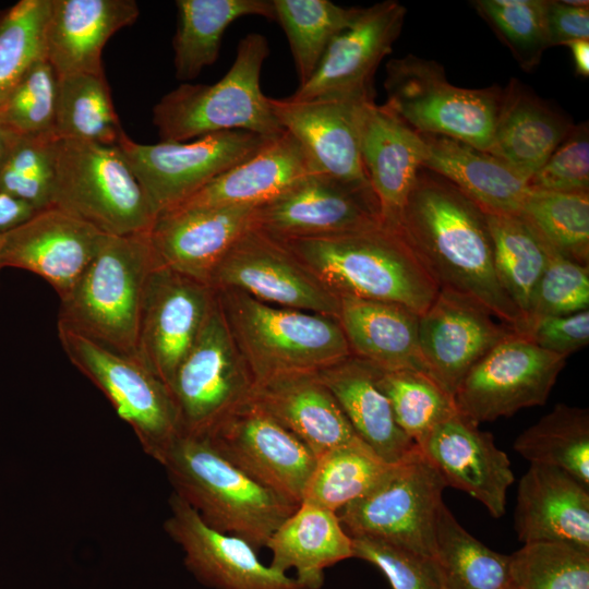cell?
Listing matches in <instances>:
<instances>
[{
  "label": "cell",
  "mask_w": 589,
  "mask_h": 589,
  "mask_svg": "<svg viewBox=\"0 0 589 589\" xmlns=\"http://www.w3.org/2000/svg\"><path fill=\"white\" fill-rule=\"evenodd\" d=\"M401 235L438 289L465 294L517 328L520 314L497 280L485 212L456 187L422 168Z\"/></svg>",
  "instance_id": "1"
},
{
  "label": "cell",
  "mask_w": 589,
  "mask_h": 589,
  "mask_svg": "<svg viewBox=\"0 0 589 589\" xmlns=\"http://www.w3.org/2000/svg\"><path fill=\"white\" fill-rule=\"evenodd\" d=\"M283 242L338 298L397 303L420 315L440 290L405 238L382 225Z\"/></svg>",
  "instance_id": "2"
},
{
  "label": "cell",
  "mask_w": 589,
  "mask_h": 589,
  "mask_svg": "<svg viewBox=\"0 0 589 589\" xmlns=\"http://www.w3.org/2000/svg\"><path fill=\"white\" fill-rule=\"evenodd\" d=\"M159 464L173 493L207 526L256 551L297 508L233 466L204 435L180 433Z\"/></svg>",
  "instance_id": "3"
},
{
  "label": "cell",
  "mask_w": 589,
  "mask_h": 589,
  "mask_svg": "<svg viewBox=\"0 0 589 589\" xmlns=\"http://www.w3.org/2000/svg\"><path fill=\"white\" fill-rule=\"evenodd\" d=\"M155 265L149 232L105 233L76 284L60 299L57 325L139 358L142 304Z\"/></svg>",
  "instance_id": "4"
},
{
  "label": "cell",
  "mask_w": 589,
  "mask_h": 589,
  "mask_svg": "<svg viewBox=\"0 0 589 589\" xmlns=\"http://www.w3.org/2000/svg\"><path fill=\"white\" fill-rule=\"evenodd\" d=\"M215 291L254 385L280 375L317 373L351 356L337 317L267 304L232 289Z\"/></svg>",
  "instance_id": "5"
},
{
  "label": "cell",
  "mask_w": 589,
  "mask_h": 589,
  "mask_svg": "<svg viewBox=\"0 0 589 589\" xmlns=\"http://www.w3.org/2000/svg\"><path fill=\"white\" fill-rule=\"evenodd\" d=\"M267 39L250 33L240 39L233 63L214 84L182 83L153 108V123L163 142H187L225 131H247L266 139L285 132L269 97L261 89Z\"/></svg>",
  "instance_id": "6"
},
{
  "label": "cell",
  "mask_w": 589,
  "mask_h": 589,
  "mask_svg": "<svg viewBox=\"0 0 589 589\" xmlns=\"http://www.w3.org/2000/svg\"><path fill=\"white\" fill-rule=\"evenodd\" d=\"M51 206L106 235L151 232L156 220L118 145L58 139Z\"/></svg>",
  "instance_id": "7"
},
{
  "label": "cell",
  "mask_w": 589,
  "mask_h": 589,
  "mask_svg": "<svg viewBox=\"0 0 589 589\" xmlns=\"http://www.w3.org/2000/svg\"><path fill=\"white\" fill-rule=\"evenodd\" d=\"M385 106L420 134L440 135L489 151L502 91L455 86L444 68L414 55L386 64Z\"/></svg>",
  "instance_id": "8"
},
{
  "label": "cell",
  "mask_w": 589,
  "mask_h": 589,
  "mask_svg": "<svg viewBox=\"0 0 589 589\" xmlns=\"http://www.w3.org/2000/svg\"><path fill=\"white\" fill-rule=\"evenodd\" d=\"M58 338L71 363L107 397L116 413L137 436L143 450L161 461L181 433L168 386L139 358L106 348L57 325Z\"/></svg>",
  "instance_id": "9"
},
{
  "label": "cell",
  "mask_w": 589,
  "mask_h": 589,
  "mask_svg": "<svg viewBox=\"0 0 589 589\" xmlns=\"http://www.w3.org/2000/svg\"><path fill=\"white\" fill-rule=\"evenodd\" d=\"M445 482L418 446L337 515L350 537H371L433 560Z\"/></svg>",
  "instance_id": "10"
},
{
  "label": "cell",
  "mask_w": 589,
  "mask_h": 589,
  "mask_svg": "<svg viewBox=\"0 0 589 589\" xmlns=\"http://www.w3.org/2000/svg\"><path fill=\"white\" fill-rule=\"evenodd\" d=\"M271 140L236 130L194 141L141 144L123 132L117 145L157 217L256 154Z\"/></svg>",
  "instance_id": "11"
},
{
  "label": "cell",
  "mask_w": 589,
  "mask_h": 589,
  "mask_svg": "<svg viewBox=\"0 0 589 589\" xmlns=\"http://www.w3.org/2000/svg\"><path fill=\"white\" fill-rule=\"evenodd\" d=\"M254 382L216 302L169 384L181 433L203 435L245 401Z\"/></svg>",
  "instance_id": "12"
},
{
  "label": "cell",
  "mask_w": 589,
  "mask_h": 589,
  "mask_svg": "<svg viewBox=\"0 0 589 589\" xmlns=\"http://www.w3.org/2000/svg\"><path fill=\"white\" fill-rule=\"evenodd\" d=\"M233 466L298 507L316 457L250 397L203 434Z\"/></svg>",
  "instance_id": "13"
},
{
  "label": "cell",
  "mask_w": 589,
  "mask_h": 589,
  "mask_svg": "<svg viewBox=\"0 0 589 589\" xmlns=\"http://www.w3.org/2000/svg\"><path fill=\"white\" fill-rule=\"evenodd\" d=\"M565 364L566 358L514 333L492 348L460 382L454 394L457 410L479 424L543 405Z\"/></svg>",
  "instance_id": "14"
},
{
  "label": "cell",
  "mask_w": 589,
  "mask_h": 589,
  "mask_svg": "<svg viewBox=\"0 0 589 589\" xmlns=\"http://www.w3.org/2000/svg\"><path fill=\"white\" fill-rule=\"evenodd\" d=\"M209 285L215 290L241 291L276 306L338 316L339 298L283 241L255 226L227 251Z\"/></svg>",
  "instance_id": "15"
},
{
  "label": "cell",
  "mask_w": 589,
  "mask_h": 589,
  "mask_svg": "<svg viewBox=\"0 0 589 589\" xmlns=\"http://www.w3.org/2000/svg\"><path fill=\"white\" fill-rule=\"evenodd\" d=\"M405 16L406 8L395 0L360 8L353 23L329 44L310 79L289 97L374 101L375 71L392 52Z\"/></svg>",
  "instance_id": "16"
},
{
  "label": "cell",
  "mask_w": 589,
  "mask_h": 589,
  "mask_svg": "<svg viewBox=\"0 0 589 589\" xmlns=\"http://www.w3.org/2000/svg\"><path fill=\"white\" fill-rule=\"evenodd\" d=\"M215 302L216 291L207 284L156 265L151 272L142 304L137 357L168 388Z\"/></svg>",
  "instance_id": "17"
},
{
  "label": "cell",
  "mask_w": 589,
  "mask_h": 589,
  "mask_svg": "<svg viewBox=\"0 0 589 589\" xmlns=\"http://www.w3.org/2000/svg\"><path fill=\"white\" fill-rule=\"evenodd\" d=\"M514 333L485 306L449 289H440L419 315V347L426 373L453 396L467 373Z\"/></svg>",
  "instance_id": "18"
},
{
  "label": "cell",
  "mask_w": 589,
  "mask_h": 589,
  "mask_svg": "<svg viewBox=\"0 0 589 589\" xmlns=\"http://www.w3.org/2000/svg\"><path fill=\"white\" fill-rule=\"evenodd\" d=\"M381 226L375 197L313 172L255 208V227L281 240L344 235Z\"/></svg>",
  "instance_id": "19"
},
{
  "label": "cell",
  "mask_w": 589,
  "mask_h": 589,
  "mask_svg": "<svg viewBox=\"0 0 589 589\" xmlns=\"http://www.w3.org/2000/svg\"><path fill=\"white\" fill-rule=\"evenodd\" d=\"M166 533L180 545L187 568L214 589H308L257 556L247 541L207 526L180 496L171 493Z\"/></svg>",
  "instance_id": "20"
},
{
  "label": "cell",
  "mask_w": 589,
  "mask_h": 589,
  "mask_svg": "<svg viewBox=\"0 0 589 589\" xmlns=\"http://www.w3.org/2000/svg\"><path fill=\"white\" fill-rule=\"evenodd\" d=\"M105 233L49 206L2 233L0 264L33 273L65 297L93 260Z\"/></svg>",
  "instance_id": "21"
},
{
  "label": "cell",
  "mask_w": 589,
  "mask_h": 589,
  "mask_svg": "<svg viewBox=\"0 0 589 589\" xmlns=\"http://www.w3.org/2000/svg\"><path fill=\"white\" fill-rule=\"evenodd\" d=\"M269 103L318 172L375 197L360 152L361 110L368 101L269 97Z\"/></svg>",
  "instance_id": "22"
},
{
  "label": "cell",
  "mask_w": 589,
  "mask_h": 589,
  "mask_svg": "<svg viewBox=\"0 0 589 589\" xmlns=\"http://www.w3.org/2000/svg\"><path fill=\"white\" fill-rule=\"evenodd\" d=\"M478 425L458 412L417 446L446 486L468 493L498 518L505 513L507 490L515 479L508 456Z\"/></svg>",
  "instance_id": "23"
},
{
  "label": "cell",
  "mask_w": 589,
  "mask_h": 589,
  "mask_svg": "<svg viewBox=\"0 0 589 589\" xmlns=\"http://www.w3.org/2000/svg\"><path fill=\"white\" fill-rule=\"evenodd\" d=\"M255 208L207 207L159 214L149 232L156 266L209 285L227 251L255 226Z\"/></svg>",
  "instance_id": "24"
},
{
  "label": "cell",
  "mask_w": 589,
  "mask_h": 589,
  "mask_svg": "<svg viewBox=\"0 0 589 589\" xmlns=\"http://www.w3.org/2000/svg\"><path fill=\"white\" fill-rule=\"evenodd\" d=\"M360 152L381 225L401 235L405 207L422 169L421 137L385 105L368 101L361 110Z\"/></svg>",
  "instance_id": "25"
},
{
  "label": "cell",
  "mask_w": 589,
  "mask_h": 589,
  "mask_svg": "<svg viewBox=\"0 0 589 589\" xmlns=\"http://www.w3.org/2000/svg\"><path fill=\"white\" fill-rule=\"evenodd\" d=\"M134 0H50L45 56L58 77L104 73L101 55L118 31L139 17Z\"/></svg>",
  "instance_id": "26"
},
{
  "label": "cell",
  "mask_w": 589,
  "mask_h": 589,
  "mask_svg": "<svg viewBox=\"0 0 589 589\" xmlns=\"http://www.w3.org/2000/svg\"><path fill=\"white\" fill-rule=\"evenodd\" d=\"M514 522L524 544L560 541L589 550V485L560 468L530 464L519 481Z\"/></svg>",
  "instance_id": "27"
},
{
  "label": "cell",
  "mask_w": 589,
  "mask_h": 589,
  "mask_svg": "<svg viewBox=\"0 0 589 589\" xmlns=\"http://www.w3.org/2000/svg\"><path fill=\"white\" fill-rule=\"evenodd\" d=\"M250 398L303 442L316 459L359 438L317 373L273 377L253 385Z\"/></svg>",
  "instance_id": "28"
},
{
  "label": "cell",
  "mask_w": 589,
  "mask_h": 589,
  "mask_svg": "<svg viewBox=\"0 0 589 589\" xmlns=\"http://www.w3.org/2000/svg\"><path fill=\"white\" fill-rule=\"evenodd\" d=\"M313 172L318 171L310 157L300 143L285 130L256 154L221 173L168 211L257 207Z\"/></svg>",
  "instance_id": "29"
},
{
  "label": "cell",
  "mask_w": 589,
  "mask_h": 589,
  "mask_svg": "<svg viewBox=\"0 0 589 589\" xmlns=\"http://www.w3.org/2000/svg\"><path fill=\"white\" fill-rule=\"evenodd\" d=\"M422 168L444 178L483 212L518 215L529 180L493 155L460 141L420 134Z\"/></svg>",
  "instance_id": "30"
},
{
  "label": "cell",
  "mask_w": 589,
  "mask_h": 589,
  "mask_svg": "<svg viewBox=\"0 0 589 589\" xmlns=\"http://www.w3.org/2000/svg\"><path fill=\"white\" fill-rule=\"evenodd\" d=\"M377 375V366L352 354L317 372L358 437L383 460L397 464L417 445L396 423Z\"/></svg>",
  "instance_id": "31"
},
{
  "label": "cell",
  "mask_w": 589,
  "mask_h": 589,
  "mask_svg": "<svg viewBox=\"0 0 589 589\" xmlns=\"http://www.w3.org/2000/svg\"><path fill=\"white\" fill-rule=\"evenodd\" d=\"M337 320L352 356L382 370L426 373L419 347V314L412 310L392 302L340 297Z\"/></svg>",
  "instance_id": "32"
},
{
  "label": "cell",
  "mask_w": 589,
  "mask_h": 589,
  "mask_svg": "<svg viewBox=\"0 0 589 589\" xmlns=\"http://www.w3.org/2000/svg\"><path fill=\"white\" fill-rule=\"evenodd\" d=\"M572 129L566 118L515 80L502 91L488 153L529 180Z\"/></svg>",
  "instance_id": "33"
},
{
  "label": "cell",
  "mask_w": 589,
  "mask_h": 589,
  "mask_svg": "<svg viewBox=\"0 0 589 589\" xmlns=\"http://www.w3.org/2000/svg\"><path fill=\"white\" fill-rule=\"evenodd\" d=\"M265 548L272 553L269 566L287 574L308 589H320L324 570L353 557L351 537L337 513L302 502L275 530Z\"/></svg>",
  "instance_id": "34"
},
{
  "label": "cell",
  "mask_w": 589,
  "mask_h": 589,
  "mask_svg": "<svg viewBox=\"0 0 589 589\" xmlns=\"http://www.w3.org/2000/svg\"><path fill=\"white\" fill-rule=\"evenodd\" d=\"M172 39L176 76L195 79L219 56L223 35L236 20L256 15L275 21L273 0H177Z\"/></svg>",
  "instance_id": "35"
},
{
  "label": "cell",
  "mask_w": 589,
  "mask_h": 589,
  "mask_svg": "<svg viewBox=\"0 0 589 589\" xmlns=\"http://www.w3.org/2000/svg\"><path fill=\"white\" fill-rule=\"evenodd\" d=\"M433 562L440 589H513L510 556L471 536L444 503L440 506Z\"/></svg>",
  "instance_id": "36"
},
{
  "label": "cell",
  "mask_w": 589,
  "mask_h": 589,
  "mask_svg": "<svg viewBox=\"0 0 589 589\" xmlns=\"http://www.w3.org/2000/svg\"><path fill=\"white\" fill-rule=\"evenodd\" d=\"M485 215L497 280L517 308L521 322L548 264L550 247L519 215Z\"/></svg>",
  "instance_id": "37"
},
{
  "label": "cell",
  "mask_w": 589,
  "mask_h": 589,
  "mask_svg": "<svg viewBox=\"0 0 589 589\" xmlns=\"http://www.w3.org/2000/svg\"><path fill=\"white\" fill-rule=\"evenodd\" d=\"M123 132L104 73L58 77L55 133L59 139L117 145Z\"/></svg>",
  "instance_id": "38"
},
{
  "label": "cell",
  "mask_w": 589,
  "mask_h": 589,
  "mask_svg": "<svg viewBox=\"0 0 589 589\" xmlns=\"http://www.w3.org/2000/svg\"><path fill=\"white\" fill-rule=\"evenodd\" d=\"M394 465L360 438L335 447L316 459L302 502L338 513L369 493Z\"/></svg>",
  "instance_id": "39"
},
{
  "label": "cell",
  "mask_w": 589,
  "mask_h": 589,
  "mask_svg": "<svg viewBox=\"0 0 589 589\" xmlns=\"http://www.w3.org/2000/svg\"><path fill=\"white\" fill-rule=\"evenodd\" d=\"M514 449L530 464L560 468L589 485V411L557 404L526 429Z\"/></svg>",
  "instance_id": "40"
},
{
  "label": "cell",
  "mask_w": 589,
  "mask_h": 589,
  "mask_svg": "<svg viewBox=\"0 0 589 589\" xmlns=\"http://www.w3.org/2000/svg\"><path fill=\"white\" fill-rule=\"evenodd\" d=\"M275 21L287 36L300 84L315 71L333 39L349 27L360 8L329 0H273Z\"/></svg>",
  "instance_id": "41"
},
{
  "label": "cell",
  "mask_w": 589,
  "mask_h": 589,
  "mask_svg": "<svg viewBox=\"0 0 589 589\" xmlns=\"http://www.w3.org/2000/svg\"><path fill=\"white\" fill-rule=\"evenodd\" d=\"M518 215L554 251L588 266L589 192L530 188Z\"/></svg>",
  "instance_id": "42"
},
{
  "label": "cell",
  "mask_w": 589,
  "mask_h": 589,
  "mask_svg": "<svg viewBox=\"0 0 589 589\" xmlns=\"http://www.w3.org/2000/svg\"><path fill=\"white\" fill-rule=\"evenodd\" d=\"M377 383L396 423L416 445L436 425L458 413L454 396L424 372L378 368Z\"/></svg>",
  "instance_id": "43"
},
{
  "label": "cell",
  "mask_w": 589,
  "mask_h": 589,
  "mask_svg": "<svg viewBox=\"0 0 589 589\" xmlns=\"http://www.w3.org/2000/svg\"><path fill=\"white\" fill-rule=\"evenodd\" d=\"M50 0H20L0 12V103L45 56Z\"/></svg>",
  "instance_id": "44"
},
{
  "label": "cell",
  "mask_w": 589,
  "mask_h": 589,
  "mask_svg": "<svg viewBox=\"0 0 589 589\" xmlns=\"http://www.w3.org/2000/svg\"><path fill=\"white\" fill-rule=\"evenodd\" d=\"M55 132L16 134L0 167V192L36 211L51 206Z\"/></svg>",
  "instance_id": "45"
},
{
  "label": "cell",
  "mask_w": 589,
  "mask_h": 589,
  "mask_svg": "<svg viewBox=\"0 0 589 589\" xmlns=\"http://www.w3.org/2000/svg\"><path fill=\"white\" fill-rule=\"evenodd\" d=\"M510 556L518 589H589V550L560 541L525 543Z\"/></svg>",
  "instance_id": "46"
},
{
  "label": "cell",
  "mask_w": 589,
  "mask_h": 589,
  "mask_svg": "<svg viewBox=\"0 0 589 589\" xmlns=\"http://www.w3.org/2000/svg\"><path fill=\"white\" fill-rule=\"evenodd\" d=\"M472 4L524 70L539 64L544 50L550 48L545 0H478Z\"/></svg>",
  "instance_id": "47"
},
{
  "label": "cell",
  "mask_w": 589,
  "mask_h": 589,
  "mask_svg": "<svg viewBox=\"0 0 589 589\" xmlns=\"http://www.w3.org/2000/svg\"><path fill=\"white\" fill-rule=\"evenodd\" d=\"M589 308V268L550 248L544 272L536 287L528 312L515 333L528 336L543 318L572 314Z\"/></svg>",
  "instance_id": "48"
},
{
  "label": "cell",
  "mask_w": 589,
  "mask_h": 589,
  "mask_svg": "<svg viewBox=\"0 0 589 589\" xmlns=\"http://www.w3.org/2000/svg\"><path fill=\"white\" fill-rule=\"evenodd\" d=\"M58 75L38 61L0 103V127L16 134L55 132Z\"/></svg>",
  "instance_id": "49"
},
{
  "label": "cell",
  "mask_w": 589,
  "mask_h": 589,
  "mask_svg": "<svg viewBox=\"0 0 589 589\" xmlns=\"http://www.w3.org/2000/svg\"><path fill=\"white\" fill-rule=\"evenodd\" d=\"M353 557L377 567L393 589H440L433 560L371 537H351Z\"/></svg>",
  "instance_id": "50"
},
{
  "label": "cell",
  "mask_w": 589,
  "mask_h": 589,
  "mask_svg": "<svg viewBox=\"0 0 589 589\" xmlns=\"http://www.w3.org/2000/svg\"><path fill=\"white\" fill-rule=\"evenodd\" d=\"M529 187L555 192H589L587 124L573 127L565 140L529 179Z\"/></svg>",
  "instance_id": "51"
},
{
  "label": "cell",
  "mask_w": 589,
  "mask_h": 589,
  "mask_svg": "<svg viewBox=\"0 0 589 589\" xmlns=\"http://www.w3.org/2000/svg\"><path fill=\"white\" fill-rule=\"evenodd\" d=\"M526 337L540 348L567 359L589 344V310L545 317Z\"/></svg>",
  "instance_id": "52"
},
{
  "label": "cell",
  "mask_w": 589,
  "mask_h": 589,
  "mask_svg": "<svg viewBox=\"0 0 589 589\" xmlns=\"http://www.w3.org/2000/svg\"><path fill=\"white\" fill-rule=\"evenodd\" d=\"M588 3L545 0V27L550 47L589 38Z\"/></svg>",
  "instance_id": "53"
},
{
  "label": "cell",
  "mask_w": 589,
  "mask_h": 589,
  "mask_svg": "<svg viewBox=\"0 0 589 589\" xmlns=\"http://www.w3.org/2000/svg\"><path fill=\"white\" fill-rule=\"evenodd\" d=\"M36 209L31 205L0 192V231H8L29 218Z\"/></svg>",
  "instance_id": "54"
},
{
  "label": "cell",
  "mask_w": 589,
  "mask_h": 589,
  "mask_svg": "<svg viewBox=\"0 0 589 589\" xmlns=\"http://www.w3.org/2000/svg\"><path fill=\"white\" fill-rule=\"evenodd\" d=\"M572 52L575 71L578 75L589 76V40L577 39L565 44Z\"/></svg>",
  "instance_id": "55"
},
{
  "label": "cell",
  "mask_w": 589,
  "mask_h": 589,
  "mask_svg": "<svg viewBox=\"0 0 589 589\" xmlns=\"http://www.w3.org/2000/svg\"><path fill=\"white\" fill-rule=\"evenodd\" d=\"M16 133L0 127V167Z\"/></svg>",
  "instance_id": "56"
},
{
  "label": "cell",
  "mask_w": 589,
  "mask_h": 589,
  "mask_svg": "<svg viewBox=\"0 0 589 589\" xmlns=\"http://www.w3.org/2000/svg\"><path fill=\"white\" fill-rule=\"evenodd\" d=\"M2 233H3V232L0 231V249H1V242H2ZM1 269H3V268H2V266H1V264H0V272H1Z\"/></svg>",
  "instance_id": "57"
},
{
  "label": "cell",
  "mask_w": 589,
  "mask_h": 589,
  "mask_svg": "<svg viewBox=\"0 0 589 589\" xmlns=\"http://www.w3.org/2000/svg\"><path fill=\"white\" fill-rule=\"evenodd\" d=\"M513 589H518V588H516V587L514 586V588H513Z\"/></svg>",
  "instance_id": "58"
}]
</instances>
